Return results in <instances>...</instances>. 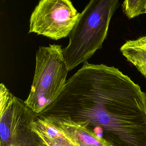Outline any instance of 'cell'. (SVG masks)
Listing matches in <instances>:
<instances>
[{
    "label": "cell",
    "instance_id": "cell-1",
    "mask_svg": "<svg viewBox=\"0 0 146 146\" xmlns=\"http://www.w3.org/2000/svg\"><path fill=\"white\" fill-rule=\"evenodd\" d=\"M59 98L62 106L81 107L70 118L111 146H146V94L118 69L85 61Z\"/></svg>",
    "mask_w": 146,
    "mask_h": 146
},
{
    "label": "cell",
    "instance_id": "cell-2",
    "mask_svg": "<svg viewBox=\"0 0 146 146\" xmlns=\"http://www.w3.org/2000/svg\"><path fill=\"white\" fill-rule=\"evenodd\" d=\"M117 0H91L80 13L63 49L69 71L90 58L102 47Z\"/></svg>",
    "mask_w": 146,
    "mask_h": 146
},
{
    "label": "cell",
    "instance_id": "cell-3",
    "mask_svg": "<svg viewBox=\"0 0 146 146\" xmlns=\"http://www.w3.org/2000/svg\"><path fill=\"white\" fill-rule=\"evenodd\" d=\"M61 45L40 46L30 92L24 102L35 114H40L58 99L66 84L69 72Z\"/></svg>",
    "mask_w": 146,
    "mask_h": 146
},
{
    "label": "cell",
    "instance_id": "cell-4",
    "mask_svg": "<svg viewBox=\"0 0 146 146\" xmlns=\"http://www.w3.org/2000/svg\"><path fill=\"white\" fill-rule=\"evenodd\" d=\"M36 114L0 84V146H47L31 128Z\"/></svg>",
    "mask_w": 146,
    "mask_h": 146
},
{
    "label": "cell",
    "instance_id": "cell-5",
    "mask_svg": "<svg viewBox=\"0 0 146 146\" xmlns=\"http://www.w3.org/2000/svg\"><path fill=\"white\" fill-rule=\"evenodd\" d=\"M80 15L70 0H41L31 16L29 34L55 40L66 38Z\"/></svg>",
    "mask_w": 146,
    "mask_h": 146
},
{
    "label": "cell",
    "instance_id": "cell-6",
    "mask_svg": "<svg viewBox=\"0 0 146 146\" xmlns=\"http://www.w3.org/2000/svg\"><path fill=\"white\" fill-rule=\"evenodd\" d=\"M44 116L52 120L71 139L76 146H111L82 122L74 121L68 117Z\"/></svg>",
    "mask_w": 146,
    "mask_h": 146
},
{
    "label": "cell",
    "instance_id": "cell-7",
    "mask_svg": "<svg viewBox=\"0 0 146 146\" xmlns=\"http://www.w3.org/2000/svg\"><path fill=\"white\" fill-rule=\"evenodd\" d=\"M32 129L47 146H76L71 139L49 117H36L31 124Z\"/></svg>",
    "mask_w": 146,
    "mask_h": 146
},
{
    "label": "cell",
    "instance_id": "cell-8",
    "mask_svg": "<svg viewBox=\"0 0 146 146\" xmlns=\"http://www.w3.org/2000/svg\"><path fill=\"white\" fill-rule=\"evenodd\" d=\"M120 51L146 78V36L126 42Z\"/></svg>",
    "mask_w": 146,
    "mask_h": 146
},
{
    "label": "cell",
    "instance_id": "cell-9",
    "mask_svg": "<svg viewBox=\"0 0 146 146\" xmlns=\"http://www.w3.org/2000/svg\"><path fill=\"white\" fill-rule=\"evenodd\" d=\"M123 12L128 18L146 13V0H126L122 5Z\"/></svg>",
    "mask_w": 146,
    "mask_h": 146
}]
</instances>
